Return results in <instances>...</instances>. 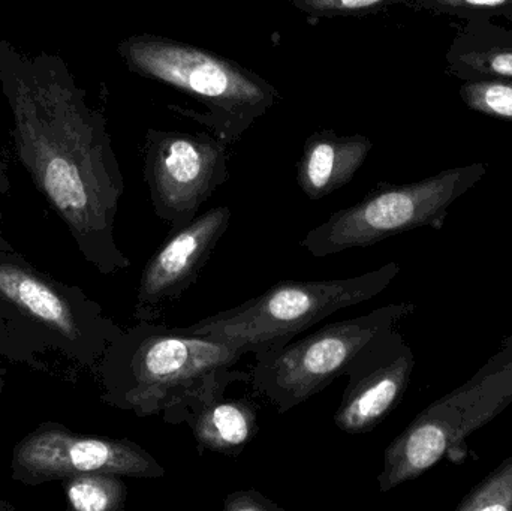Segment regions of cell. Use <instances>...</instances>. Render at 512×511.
Returning <instances> with one entry per match:
<instances>
[{
	"mask_svg": "<svg viewBox=\"0 0 512 511\" xmlns=\"http://www.w3.org/2000/svg\"><path fill=\"white\" fill-rule=\"evenodd\" d=\"M0 89L21 165L63 219L84 260L114 275L131 267L114 236L125 180L101 111L62 57L0 41Z\"/></svg>",
	"mask_w": 512,
	"mask_h": 511,
	"instance_id": "6da1fadb",
	"label": "cell"
},
{
	"mask_svg": "<svg viewBox=\"0 0 512 511\" xmlns=\"http://www.w3.org/2000/svg\"><path fill=\"white\" fill-rule=\"evenodd\" d=\"M245 356L216 339L140 320L122 330L99 362L101 399L137 417L162 416L186 399L251 381L236 369Z\"/></svg>",
	"mask_w": 512,
	"mask_h": 511,
	"instance_id": "7a4b0ae2",
	"label": "cell"
},
{
	"mask_svg": "<svg viewBox=\"0 0 512 511\" xmlns=\"http://www.w3.org/2000/svg\"><path fill=\"white\" fill-rule=\"evenodd\" d=\"M120 333L101 305L36 269L0 233V354L36 363L56 351L95 369Z\"/></svg>",
	"mask_w": 512,
	"mask_h": 511,
	"instance_id": "3957f363",
	"label": "cell"
},
{
	"mask_svg": "<svg viewBox=\"0 0 512 511\" xmlns=\"http://www.w3.org/2000/svg\"><path fill=\"white\" fill-rule=\"evenodd\" d=\"M512 405V335L481 366L480 371L424 408L385 449L378 476L379 492L387 494L418 479L448 459L463 464L468 438Z\"/></svg>",
	"mask_w": 512,
	"mask_h": 511,
	"instance_id": "277c9868",
	"label": "cell"
},
{
	"mask_svg": "<svg viewBox=\"0 0 512 511\" xmlns=\"http://www.w3.org/2000/svg\"><path fill=\"white\" fill-rule=\"evenodd\" d=\"M399 273L400 264L391 261L352 278L280 281L261 296L179 330L216 339L245 354L267 353L336 312L375 299Z\"/></svg>",
	"mask_w": 512,
	"mask_h": 511,
	"instance_id": "5b68a950",
	"label": "cell"
},
{
	"mask_svg": "<svg viewBox=\"0 0 512 511\" xmlns=\"http://www.w3.org/2000/svg\"><path fill=\"white\" fill-rule=\"evenodd\" d=\"M117 51L135 74L203 102L210 110L204 123L227 144L234 143L279 99L277 90L261 75L176 39L129 36L120 42Z\"/></svg>",
	"mask_w": 512,
	"mask_h": 511,
	"instance_id": "8992f818",
	"label": "cell"
},
{
	"mask_svg": "<svg viewBox=\"0 0 512 511\" xmlns=\"http://www.w3.org/2000/svg\"><path fill=\"white\" fill-rule=\"evenodd\" d=\"M484 164L450 168L408 185H387L354 206L337 210L310 230L301 246L324 258L355 248H369L417 228L441 230L450 207L484 176Z\"/></svg>",
	"mask_w": 512,
	"mask_h": 511,
	"instance_id": "52a82bcc",
	"label": "cell"
},
{
	"mask_svg": "<svg viewBox=\"0 0 512 511\" xmlns=\"http://www.w3.org/2000/svg\"><path fill=\"white\" fill-rule=\"evenodd\" d=\"M417 306L391 303L360 317L327 324L267 353L255 354L252 384L279 414L304 404L342 377L355 354L379 333L396 329Z\"/></svg>",
	"mask_w": 512,
	"mask_h": 511,
	"instance_id": "ba28073f",
	"label": "cell"
},
{
	"mask_svg": "<svg viewBox=\"0 0 512 511\" xmlns=\"http://www.w3.org/2000/svg\"><path fill=\"white\" fill-rule=\"evenodd\" d=\"M227 146L216 135L147 132L144 179L155 215L170 224V234L191 224L200 207L227 182Z\"/></svg>",
	"mask_w": 512,
	"mask_h": 511,
	"instance_id": "9c48e42d",
	"label": "cell"
},
{
	"mask_svg": "<svg viewBox=\"0 0 512 511\" xmlns=\"http://www.w3.org/2000/svg\"><path fill=\"white\" fill-rule=\"evenodd\" d=\"M11 473L23 485L38 486L81 474L162 479L165 468L134 441L78 435L65 426L45 423L17 444Z\"/></svg>",
	"mask_w": 512,
	"mask_h": 511,
	"instance_id": "30bf717a",
	"label": "cell"
},
{
	"mask_svg": "<svg viewBox=\"0 0 512 511\" xmlns=\"http://www.w3.org/2000/svg\"><path fill=\"white\" fill-rule=\"evenodd\" d=\"M415 356L399 330L390 329L370 339L349 363L348 378L334 423L349 435L372 432L402 402Z\"/></svg>",
	"mask_w": 512,
	"mask_h": 511,
	"instance_id": "8fae6325",
	"label": "cell"
},
{
	"mask_svg": "<svg viewBox=\"0 0 512 511\" xmlns=\"http://www.w3.org/2000/svg\"><path fill=\"white\" fill-rule=\"evenodd\" d=\"M230 207H213L182 230L171 233L141 273L135 318L153 321L167 303L180 299L195 284L230 227Z\"/></svg>",
	"mask_w": 512,
	"mask_h": 511,
	"instance_id": "7c38bea8",
	"label": "cell"
},
{
	"mask_svg": "<svg viewBox=\"0 0 512 511\" xmlns=\"http://www.w3.org/2000/svg\"><path fill=\"white\" fill-rule=\"evenodd\" d=\"M168 425L191 428L200 450L237 456L258 434V411L246 399L225 398V392L189 398L162 414Z\"/></svg>",
	"mask_w": 512,
	"mask_h": 511,
	"instance_id": "4fadbf2b",
	"label": "cell"
},
{
	"mask_svg": "<svg viewBox=\"0 0 512 511\" xmlns=\"http://www.w3.org/2000/svg\"><path fill=\"white\" fill-rule=\"evenodd\" d=\"M366 135L319 131L304 144L297 168V182L310 200H321L354 179L372 152Z\"/></svg>",
	"mask_w": 512,
	"mask_h": 511,
	"instance_id": "5bb4252c",
	"label": "cell"
},
{
	"mask_svg": "<svg viewBox=\"0 0 512 511\" xmlns=\"http://www.w3.org/2000/svg\"><path fill=\"white\" fill-rule=\"evenodd\" d=\"M69 507L77 511H117L125 506L126 485L113 474H81L65 479Z\"/></svg>",
	"mask_w": 512,
	"mask_h": 511,
	"instance_id": "9a60e30c",
	"label": "cell"
},
{
	"mask_svg": "<svg viewBox=\"0 0 512 511\" xmlns=\"http://www.w3.org/2000/svg\"><path fill=\"white\" fill-rule=\"evenodd\" d=\"M456 511H512V453L462 498Z\"/></svg>",
	"mask_w": 512,
	"mask_h": 511,
	"instance_id": "2e32d148",
	"label": "cell"
},
{
	"mask_svg": "<svg viewBox=\"0 0 512 511\" xmlns=\"http://www.w3.org/2000/svg\"><path fill=\"white\" fill-rule=\"evenodd\" d=\"M460 96L471 110L512 122V80H469Z\"/></svg>",
	"mask_w": 512,
	"mask_h": 511,
	"instance_id": "e0dca14e",
	"label": "cell"
},
{
	"mask_svg": "<svg viewBox=\"0 0 512 511\" xmlns=\"http://www.w3.org/2000/svg\"><path fill=\"white\" fill-rule=\"evenodd\" d=\"M451 65L457 72L512 80V48H475L457 54Z\"/></svg>",
	"mask_w": 512,
	"mask_h": 511,
	"instance_id": "ac0fdd59",
	"label": "cell"
},
{
	"mask_svg": "<svg viewBox=\"0 0 512 511\" xmlns=\"http://www.w3.org/2000/svg\"><path fill=\"white\" fill-rule=\"evenodd\" d=\"M397 0H292L304 14L310 17H348L375 11Z\"/></svg>",
	"mask_w": 512,
	"mask_h": 511,
	"instance_id": "d6986e66",
	"label": "cell"
},
{
	"mask_svg": "<svg viewBox=\"0 0 512 511\" xmlns=\"http://www.w3.org/2000/svg\"><path fill=\"white\" fill-rule=\"evenodd\" d=\"M421 6L448 14H512V0H417Z\"/></svg>",
	"mask_w": 512,
	"mask_h": 511,
	"instance_id": "ffe728a7",
	"label": "cell"
},
{
	"mask_svg": "<svg viewBox=\"0 0 512 511\" xmlns=\"http://www.w3.org/2000/svg\"><path fill=\"white\" fill-rule=\"evenodd\" d=\"M225 511H285L279 504L273 503L258 489H242L228 495L224 501Z\"/></svg>",
	"mask_w": 512,
	"mask_h": 511,
	"instance_id": "44dd1931",
	"label": "cell"
},
{
	"mask_svg": "<svg viewBox=\"0 0 512 511\" xmlns=\"http://www.w3.org/2000/svg\"><path fill=\"white\" fill-rule=\"evenodd\" d=\"M11 189V182H9L8 173H6V165L3 162L2 155H0V197L6 195Z\"/></svg>",
	"mask_w": 512,
	"mask_h": 511,
	"instance_id": "7402d4cb",
	"label": "cell"
},
{
	"mask_svg": "<svg viewBox=\"0 0 512 511\" xmlns=\"http://www.w3.org/2000/svg\"><path fill=\"white\" fill-rule=\"evenodd\" d=\"M14 507L11 506V504L3 503V501H0V511H6V510H12Z\"/></svg>",
	"mask_w": 512,
	"mask_h": 511,
	"instance_id": "603a6c76",
	"label": "cell"
},
{
	"mask_svg": "<svg viewBox=\"0 0 512 511\" xmlns=\"http://www.w3.org/2000/svg\"><path fill=\"white\" fill-rule=\"evenodd\" d=\"M2 389H3V381L0 380V393H2Z\"/></svg>",
	"mask_w": 512,
	"mask_h": 511,
	"instance_id": "cb8c5ba5",
	"label": "cell"
}]
</instances>
